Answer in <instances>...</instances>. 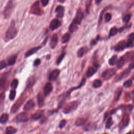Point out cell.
I'll list each match as a JSON object with an SVG mask.
<instances>
[{"label":"cell","mask_w":134,"mask_h":134,"mask_svg":"<svg viewBox=\"0 0 134 134\" xmlns=\"http://www.w3.org/2000/svg\"><path fill=\"white\" fill-rule=\"evenodd\" d=\"M17 34V30L15 26V22L14 21H12L5 34L4 38L5 41L7 42L15 38Z\"/></svg>","instance_id":"6da1fadb"},{"label":"cell","mask_w":134,"mask_h":134,"mask_svg":"<svg viewBox=\"0 0 134 134\" xmlns=\"http://www.w3.org/2000/svg\"><path fill=\"white\" fill-rule=\"evenodd\" d=\"M14 6V4L13 0H9L6 6H5L3 11V16L5 19L9 18V17L11 15V13L12 12Z\"/></svg>","instance_id":"7a4b0ae2"},{"label":"cell","mask_w":134,"mask_h":134,"mask_svg":"<svg viewBox=\"0 0 134 134\" xmlns=\"http://www.w3.org/2000/svg\"><path fill=\"white\" fill-rule=\"evenodd\" d=\"M78 106V102L73 101L65 105L63 109V112L65 114H68L76 110Z\"/></svg>","instance_id":"3957f363"},{"label":"cell","mask_w":134,"mask_h":134,"mask_svg":"<svg viewBox=\"0 0 134 134\" xmlns=\"http://www.w3.org/2000/svg\"><path fill=\"white\" fill-rule=\"evenodd\" d=\"M116 73V70L113 68H110L105 70L102 74V77L105 80L111 79Z\"/></svg>","instance_id":"277c9868"},{"label":"cell","mask_w":134,"mask_h":134,"mask_svg":"<svg viewBox=\"0 0 134 134\" xmlns=\"http://www.w3.org/2000/svg\"><path fill=\"white\" fill-rule=\"evenodd\" d=\"M30 13L35 14L37 15H41L42 14V10H41V7L39 5V3L38 1L35 2L33 4L30 8Z\"/></svg>","instance_id":"5b68a950"},{"label":"cell","mask_w":134,"mask_h":134,"mask_svg":"<svg viewBox=\"0 0 134 134\" xmlns=\"http://www.w3.org/2000/svg\"><path fill=\"white\" fill-rule=\"evenodd\" d=\"M25 100V98L24 97H23L22 98H20L18 99L17 101L16 102V103L14 104L13 106L12 109H11V112L12 113H15V112H17V111L18 110L20 106H21L22 104H23V103L24 102V101Z\"/></svg>","instance_id":"8992f818"},{"label":"cell","mask_w":134,"mask_h":134,"mask_svg":"<svg viewBox=\"0 0 134 134\" xmlns=\"http://www.w3.org/2000/svg\"><path fill=\"white\" fill-rule=\"evenodd\" d=\"M28 120L27 114L25 112H22L18 114L15 117V121L17 122H26Z\"/></svg>","instance_id":"52a82bcc"},{"label":"cell","mask_w":134,"mask_h":134,"mask_svg":"<svg viewBox=\"0 0 134 134\" xmlns=\"http://www.w3.org/2000/svg\"><path fill=\"white\" fill-rule=\"evenodd\" d=\"M129 122V116L128 114H125L122 117V120L119 123V127L123 128L127 126Z\"/></svg>","instance_id":"ba28073f"},{"label":"cell","mask_w":134,"mask_h":134,"mask_svg":"<svg viewBox=\"0 0 134 134\" xmlns=\"http://www.w3.org/2000/svg\"><path fill=\"white\" fill-rule=\"evenodd\" d=\"M83 18V13L80 10H79L78 11V12H77L75 16V18H74L73 21L74 22H75L76 24L79 25L81 24V21Z\"/></svg>","instance_id":"9c48e42d"},{"label":"cell","mask_w":134,"mask_h":134,"mask_svg":"<svg viewBox=\"0 0 134 134\" xmlns=\"http://www.w3.org/2000/svg\"><path fill=\"white\" fill-rule=\"evenodd\" d=\"M126 47H127V42L124 41H119L115 46L114 49L116 51H120L123 50Z\"/></svg>","instance_id":"30bf717a"},{"label":"cell","mask_w":134,"mask_h":134,"mask_svg":"<svg viewBox=\"0 0 134 134\" xmlns=\"http://www.w3.org/2000/svg\"><path fill=\"white\" fill-rule=\"evenodd\" d=\"M53 89V87L52 85L50 82H48L45 85V86L44 88V95L45 96H47L48 95H49V94L52 92Z\"/></svg>","instance_id":"8fae6325"},{"label":"cell","mask_w":134,"mask_h":134,"mask_svg":"<svg viewBox=\"0 0 134 134\" xmlns=\"http://www.w3.org/2000/svg\"><path fill=\"white\" fill-rule=\"evenodd\" d=\"M58 37L57 34H54L52 35V37H51L50 41V46L51 48L54 49L56 47L57 45L58 44Z\"/></svg>","instance_id":"7c38bea8"},{"label":"cell","mask_w":134,"mask_h":134,"mask_svg":"<svg viewBox=\"0 0 134 134\" xmlns=\"http://www.w3.org/2000/svg\"><path fill=\"white\" fill-rule=\"evenodd\" d=\"M60 72V71L58 69H55L53 70L52 72L49 74L48 79H49L50 81L55 80L57 79L58 76H59Z\"/></svg>","instance_id":"4fadbf2b"},{"label":"cell","mask_w":134,"mask_h":134,"mask_svg":"<svg viewBox=\"0 0 134 134\" xmlns=\"http://www.w3.org/2000/svg\"><path fill=\"white\" fill-rule=\"evenodd\" d=\"M130 72V69H127L126 70H124L123 72H121L119 75H118L117 76H116V77L115 78V81L117 82L121 80L122 79H124V77L125 76H127L128 75H129V73Z\"/></svg>","instance_id":"5bb4252c"},{"label":"cell","mask_w":134,"mask_h":134,"mask_svg":"<svg viewBox=\"0 0 134 134\" xmlns=\"http://www.w3.org/2000/svg\"><path fill=\"white\" fill-rule=\"evenodd\" d=\"M56 12L57 13V17L58 18H62L64 15V8L61 5H59L56 7Z\"/></svg>","instance_id":"9a60e30c"},{"label":"cell","mask_w":134,"mask_h":134,"mask_svg":"<svg viewBox=\"0 0 134 134\" xmlns=\"http://www.w3.org/2000/svg\"><path fill=\"white\" fill-rule=\"evenodd\" d=\"M35 103L33 99H30L25 105L24 109L25 111H29L35 107Z\"/></svg>","instance_id":"2e32d148"},{"label":"cell","mask_w":134,"mask_h":134,"mask_svg":"<svg viewBox=\"0 0 134 134\" xmlns=\"http://www.w3.org/2000/svg\"><path fill=\"white\" fill-rule=\"evenodd\" d=\"M59 26H60V22L59 21V20L57 19H53L50 22L49 27L51 30H53L57 29V28H58Z\"/></svg>","instance_id":"e0dca14e"},{"label":"cell","mask_w":134,"mask_h":134,"mask_svg":"<svg viewBox=\"0 0 134 134\" xmlns=\"http://www.w3.org/2000/svg\"><path fill=\"white\" fill-rule=\"evenodd\" d=\"M44 114V110H40L38 111L37 112H35L32 115V118L34 120H38V119L41 118Z\"/></svg>","instance_id":"ac0fdd59"},{"label":"cell","mask_w":134,"mask_h":134,"mask_svg":"<svg viewBox=\"0 0 134 134\" xmlns=\"http://www.w3.org/2000/svg\"><path fill=\"white\" fill-rule=\"evenodd\" d=\"M37 102L38 105L39 107H41L42 106H44V95L41 92L39 93L38 94L37 96Z\"/></svg>","instance_id":"d6986e66"},{"label":"cell","mask_w":134,"mask_h":134,"mask_svg":"<svg viewBox=\"0 0 134 134\" xmlns=\"http://www.w3.org/2000/svg\"><path fill=\"white\" fill-rule=\"evenodd\" d=\"M41 48V46H38L32 48V49H30V50L27 51L26 53H25V57H29L30 56L33 55V54L36 53L37 51H38Z\"/></svg>","instance_id":"ffe728a7"},{"label":"cell","mask_w":134,"mask_h":134,"mask_svg":"<svg viewBox=\"0 0 134 134\" xmlns=\"http://www.w3.org/2000/svg\"><path fill=\"white\" fill-rule=\"evenodd\" d=\"M96 124L94 122H89L84 127V129L86 131H92L94 130L96 128Z\"/></svg>","instance_id":"44dd1931"},{"label":"cell","mask_w":134,"mask_h":134,"mask_svg":"<svg viewBox=\"0 0 134 134\" xmlns=\"http://www.w3.org/2000/svg\"><path fill=\"white\" fill-rule=\"evenodd\" d=\"M87 121V118H85L83 117H80L76 119L75 122V124L77 126H80L84 124Z\"/></svg>","instance_id":"7402d4cb"},{"label":"cell","mask_w":134,"mask_h":134,"mask_svg":"<svg viewBox=\"0 0 134 134\" xmlns=\"http://www.w3.org/2000/svg\"><path fill=\"white\" fill-rule=\"evenodd\" d=\"M96 69H94L93 67H90L89 68H88L87 73H86V76L87 78H90V77L92 76H93L94 75V73L96 72Z\"/></svg>","instance_id":"603a6c76"},{"label":"cell","mask_w":134,"mask_h":134,"mask_svg":"<svg viewBox=\"0 0 134 134\" xmlns=\"http://www.w3.org/2000/svg\"><path fill=\"white\" fill-rule=\"evenodd\" d=\"M122 87H119L116 90V91L115 92L114 96V101H117L118 100L119 98H120L121 95L122 94Z\"/></svg>","instance_id":"cb8c5ba5"},{"label":"cell","mask_w":134,"mask_h":134,"mask_svg":"<svg viewBox=\"0 0 134 134\" xmlns=\"http://www.w3.org/2000/svg\"><path fill=\"white\" fill-rule=\"evenodd\" d=\"M17 59V55H14L10 56L9 58L7 59V63L8 65H12L16 62Z\"/></svg>","instance_id":"d4e9b609"},{"label":"cell","mask_w":134,"mask_h":134,"mask_svg":"<svg viewBox=\"0 0 134 134\" xmlns=\"http://www.w3.org/2000/svg\"><path fill=\"white\" fill-rule=\"evenodd\" d=\"M78 25L76 24L75 22L73 21L72 22V23L70 24V27L69 28V30L71 33H74L76 32V31L78 29Z\"/></svg>","instance_id":"484cf974"},{"label":"cell","mask_w":134,"mask_h":134,"mask_svg":"<svg viewBox=\"0 0 134 134\" xmlns=\"http://www.w3.org/2000/svg\"><path fill=\"white\" fill-rule=\"evenodd\" d=\"M17 132V129L12 126H8L6 128L5 133L6 134H15Z\"/></svg>","instance_id":"4316f807"},{"label":"cell","mask_w":134,"mask_h":134,"mask_svg":"<svg viewBox=\"0 0 134 134\" xmlns=\"http://www.w3.org/2000/svg\"><path fill=\"white\" fill-rule=\"evenodd\" d=\"M117 60V56L116 55H114L113 56H112V57L109 60V64L111 66H113V65H114L116 64Z\"/></svg>","instance_id":"83f0119b"},{"label":"cell","mask_w":134,"mask_h":134,"mask_svg":"<svg viewBox=\"0 0 134 134\" xmlns=\"http://www.w3.org/2000/svg\"><path fill=\"white\" fill-rule=\"evenodd\" d=\"M8 119V115L7 114H3L0 116V123L5 124Z\"/></svg>","instance_id":"f1b7e54d"},{"label":"cell","mask_w":134,"mask_h":134,"mask_svg":"<svg viewBox=\"0 0 134 134\" xmlns=\"http://www.w3.org/2000/svg\"><path fill=\"white\" fill-rule=\"evenodd\" d=\"M102 85V82L99 79H96L93 82L92 86L94 88H99Z\"/></svg>","instance_id":"f546056e"},{"label":"cell","mask_w":134,"mask_h":134,"mask_svg":"<svg viewBox=\"0 0 134 134\" xmlns=\"http://www.w3.org/2000/svg\"><path fill=\"white\" fill-rule=\"evenodd\" d=\"M70 37V35L69 33H66L65 34L62 36V39H61V41L62 43L65 44L69 41V39Z\"/></svg>","instance_id":"4dcf8cb0"},{"label":"cell","mask_w":134,"mask_h":134,"mask_svg":"<svg viewBox=\"0 0 134 134\" xmlns=\"http://www.w3.org/2000/svg\"><path fill=\"white\" fill-rule=\"evenodd\" d=\"M125 60L124 58V57H122L120 59H119L118 60H117V62L116 63V65H117V67L118 68H121L122 67L124 64H125Z\"/></svg>","instance_id":"1f68e13d"},{"label":"cell","mask_w":134,"mask_h":134,"mask_svg":"<svg viewBox=\"0 0 134 134\" xmlns=\"http://www.w3.org/2000/svg\"><path fill=\"white\" fill-rule=\"evenodd\" d=\"M6 79L4 78H2L0 79V91L3 90L5 87L6 85Z\"/></svg>","instance_id":"d6a6232c"},{"label":"cell","mask_w":134,"mask_h":134,"mask_svg":"<svg viewBox=\"0 0 134 134\" xmlns=\"http://www.w3.org/2000/svg\"><path fill=\"white\" fill-rule=\"evenodd\" d=\"M65 55V52H62L61 54V55L58 57V58H57V60H56V64H57L59 65L61 63L62 60L64 58Z\"/></svg>","instance_id":"836d02e7"},{"label":"cell","mask_w":134,"mask_h":134,"mask_svg":"<svg viewBox=\"0 0 134 134\" xmlns=\"http://www.w3.org/2000/svg\"><path fill=\"white\" fill-rule=\"evenodd\" d=\"M84 52H85L84 48L83 47L80 48L78 50V52H77V56H78V57L79 58H81L83 56Z\"/></svg>","instance_id":"e575fe53"},{"label":"cell","mask_w":134,"mask_h":134,"mask_svg":"<svg viewBox=\"0 0 134 134\" xmlns=\"http://www.w3.org/2000/svg\"><path fill=\"white\" fill-rule=\"evenodd\" d=\"M113 124V122L112 121V118L111 117H110L107 119V121L106 122V125H105V127H106L107 129H109V128H110L112 126Z\"/></svg>","instance_id":"d590c367"},{"label":"cell","mask_w":134,"mask_h":134,"mask_svg":"<svg viewBox=\"0 0 134 134\" xmlns=\"http://www.w3.org/2000/svg\"><path fill=\"white\" fill-rule=\"evenodd\" d=\"M16 91L14 89H13L11 91L10 95H9V99L10 100H11V101L14 100L16 96Z\"/></svg>","instance_id":"8d00e7d4"},{"label":"cell","mask_w":134,"mask_h":134,"mask_svg":"<svg viewBox=\"0 0 134 134\" xmlns=\"http://www.w3.org/2000/svg\"><path fill=\"white\" fill-rule=\"evenodd\" d=\"M18 84V80L17 79H14L12 81V83H11V87L13 88V89H15V88L17 87V85Z\"/></svg>","instance_id":"74e56055"},{"label":"cell","mask_w":134,"mask_h":134,"mask_svg":"<svg viewBox=\"0 0 134 134\" xmlns=\"http://www.w3.org/2000/svg\"><path fill=\"white\" fill-rule=\"evenodd\" d=\"M132 84H133L132 81L131 80H127L124 82L123 85L124 87L128 88V87H132Z\"/></svg>","instance_id":"f35d334b"},{"label":"cell","mask_w":134,"mask_h":134,"mask_svg":"<svg viewBox=\"0 0 134 134\" xmlns=\"http://www.w3.org/2000/svg\"><path fill=\"white\" fill-rule=\"evenodd\" d=\"M118 32V29L116 27H113L112 28H111V29L110 30V36H114Z\"/></svg>","instance_id":"ab89813d"},{"label":"cell","mask_w":134,"mask_h":134,"mask_svg":"<svg viewBox=\"0 0 134 134\" xmlns=\"http://www.w3.org/2000/svg\"><path fill=\"white\" fill-rule=\"evenodd\" d=\"M7 67V64L4 60H2L0 61V70L4 69Z\"/></svg>","instance_id":"60d3db41"},{"label":"cell","mask_w":134,"mask_h":134,"mask_svg":"<svg viewBox=\"0 0 134 134\" xmlns=\"http://www.w3.org/2000/svg\"><path fill=\"white\" fill-rule=\"evenodd\" d=\"M130 17H131V16L130 14H127V15L124 16L123 18H122V21H123L124 23H128L129 21Z\"/></svg>","instance_id":"b9f144b4"},{"label":"cell","mask_w":134,"mask_h":134,"mask_svg":"<svg viewBox=\"0 0 134 134\" xmlns=\"http://www.w3.org/2000/svg\"><path fill=\"white\" fill-rule=\"evenodd\" d=\"M112 18V15L110 13H106L105 15V20L106 22H109Z\"/></svg>","instance_id":"7bdbcfd3"},{"label":"cell","mask_w":134,"mask_h":134,"mask_svg":"<svg viewBox=\"0 0 134 134\" xmlns=\"http://www.w3.org/2000/svg\"><path fill=\"white\" fill-rule=\"evenodd\" d=\"M66 123H67L66 120H65V119H63V120H62L60 122V124L59 125V127L60 128H64L65 126V125H66Z\"/></svg>","instance_id":"ee69618b"},{"label":"cell","mask_w":134,"mask_h":134,"mask_svg":"<svg viewBox=\"0 0 134 134\" xmlns=\"http://www.w3.org/2000/svg\"><path fill=\"white\" fill-rule=\"evenodd\" d=\"M41 59H37L35 60V61L34 62V66H38V65H39L40 64H41Z\"/></svg>","instance_id":"f6af8a7d"},{"label":"cell","mask_w":134,"mask_h":134,"mask_svg":"<svg viewBox=\"0 0 134 134\" xmlns=\"http://www.w3.org/2000/svg\"><path fill=\"white\" fill-rule=\"evenodd\" d=\"M41 4L43 6H47V4L49 3V0H41Z\"/></svg>","instance_id":"bcb514c9"},{"label":"cell","mask_w":134,"mask_h":134,"mask_svg":"<svg viewBox=\"0 0 134 134\" xmlns=\"http://www.w3.org/2000/svg\"><path fill=\"white\" fill-rule=\"evenodd\" d=\"M134 40V34H131V35L129 36V38H128V41L133 42Z\"/></svg>","instance_id":"7dc6e473"},{"label":"cell","mask_w":134,"mask_h":134,"mask_svg":"<svg viewBox=\"0 0 134 134\" xmlns=\"http://www.w3.org/2000/svg\"><path fill=\"white\" fill-rule=\"evenodd\" d=\"M134 62L130 64V65H129V67H128V69H129L130 70L134 69Z\"/></svg>","instance_id":"c3c4849f"},{"label":"cell","mask_w":134,"mask_h":134,"mask_svg":"<svg viewBox=\"0 0 134 134\" xmlns=\"http://www.w3.org/2000/svg\"><path fill=\"white\" fill-rule=\"evenodd\" d=\"M101 1H102V0H96L95 3L97 4H99Z\"/></svg>","instance_id":"681fc988"},{"label":"cell","mask_w":134,"mask_h":134,"mask_svg":"<svg viewBox=\"0 0 134 134\" xmlns=\"http://www.w3.org/2000/svg\"><path fill=\"white\" fill-rule=\"evenodd\" d=\"M65 0H58V1L60 3H64L65 2Z\"/></svg>","instance_id":"f907efd6"},{"label":"cell","mask_w":134,"mask_h":134,"mask_svg":"<svg viewBox=\"0 0 134 134\" xmlns=\"http://www.w3.org/2000/svg\"><path fill=\"white\" fill-rule=\"evenodd\" d=\"M2 99H3V95H2V94L0 93V102H1Z\"/></svg>","instance_id":"816d5d0a"},{"label":"cell","mask_w":134,"mask_h":134,"mask_svg":"<svg viewBox=\"0 0 134 134\" xmlns=\"http://www.w3.org/2000/svg\"><path fill=\"white\" fill-rule=\"evenodd\" d=\"M132 98L134 99V91H133L132 93Z\"/></svg>","instance_id":"f5cc1de1"},{"label":"cell","mask_w":134,"mask_h":134,"mask_svg":"<svg viewBox=\"0 0 134 134\" xmlns=\"http://www.w3.org/2000/svg\"><path fill=\"white\" fill-rule=\"evenodd\" d=\"M96 44V42L94 41H92V42H91V45H94V44Z\"/></svg>","instance_id":"db71d44e"},{"label":"cell","mask_w":134,"mask_h":134,"mask_svg":"<svg viewBox=\"0 0 134 134\" xmlns=\"http://www.w3.org/2000/svg\"><path fill=\"white\" fill-rule=\"evenodd\" d=\"M132 78H133V79H134V75H133V76H132Z\"/></svg>","instance_id":"11a10c76"},{"label":"cell","mask_w":134,"mask_h":134,"mask_svg":"<svg viewBox=\"0 0 134 134\" xmlns=\"http://www.w3.org/2000/svg\"><path fill=\"white\" fill-rule=\"evenodd\" d=\"M131 134V133L129 132V133H127V134Z\"/></svg>","instance_id":"9f6ffc18"},{"label":"cell","mask_w":134,"mask_h":134,"mask_svg":"<svg viewBox=\"0 0 134 134\" xmlns=\"http://www.w3.org/2000/svg\"><path fill=\"white\" fill-rule=\"evenodd\" d=\"M133 107H134V102H133Z\"/></svg>","instance_id":"6f0895ef"},{"label":"cell","mask_w":134,"mask_h":134,"mask_svg":"<svg viewBox=\"0 0 134 134\" xmlns=\"http://www.w3.org/2000/svg\"><path fill=\"white\" fill-rule=\"evenodd\" d=\"M106 134V133H104V134Z\"/></svg>","instance_id":"680465c9"},{"label":"cell","mask_w":134,"mask_h":134,"mask_svg":"<svg viewBox=\"0 0 134 134\" xmlns=\"http://www.w3.org/2000/svg\"></svg>","instance_id":"91938a15"}]
</instances>
